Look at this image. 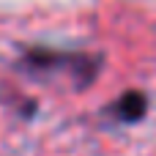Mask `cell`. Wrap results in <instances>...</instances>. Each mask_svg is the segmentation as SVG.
Returning a JSON list of instances; mask_svg holds the SVG:
<instances>
[{
  "instance_id": "1",
  "label": "cell",
  "mask_w": 156,
  "mask_h": 156,
  "mask_svg": "<svg viewBox=\"0 0 156 156\" xmlns=\"http://www.w3.org/2000/svg\"><path fill=\"white\" fill-rule=\"evenodd\" d=\"M145 107H148V99H145L143 90H126V93H121L115 99L112 112L118 118H123V121H137V118H143Z\"/></svg>"
}]
</instances>
